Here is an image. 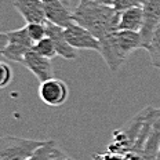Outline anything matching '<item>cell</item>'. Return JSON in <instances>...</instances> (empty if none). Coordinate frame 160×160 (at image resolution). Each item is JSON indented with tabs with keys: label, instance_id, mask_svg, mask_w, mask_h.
<instances>
[{
	"label": "cell",
	"instance_id": "1",
	"mask_svg": "<svg viewBox=\"0 0 160 160\" xmlns=\"http://www.w3.org/2000/svg\"><path fill=\"white\" fill-rule=\"evenodd\" d=\"M73 21L88 29L98 40L119 31L120 12L111 6L90 2L79 4L73 11Z\"/></svg>",
	"mask_w": 160,
	"mask_h": 160
},
{
	"label": "cell",
	"instance_id": "2",
	"mask_svg": "<svg viewBox=\"0 0 160 160\" xmlns=\"http://www.w3.org/2000/svg\"><path fill=\"white\" fill-rule=\"evenodd\" d=\"M0 52L6 59L17 64L24 62V58L26 52L31 51L35 46L33 40L31 39L28 33V28L15 29V31L10 32H3L0 35Z\"/></svg>",
	"mask_w": 160,
	"mask_h": 160
},
{
	"label": "cell",
	"instance_id": "3",
	"mask_svg": "<svg viewBox=\"0 0 160 160\" xmlns=\"http://www.w3.org/2000/svg\"><path fill=\"white\" fill-rule=\"evenodd\" d=\"M46 141L4 135L0 141V160H28Z\"/></svg>",
	"mask_w": 160,
	"mask_h": 160
},
{
	"label": "cell",
	"instance_id": "4",
	"mask_svg": "<svg viewBox=\"0 0 160 160\" xmlns=\"http://www.w3.org/2000/svg\"><path fill=\"white\" fill-rule=\"evenodd\" d=\"M65 36L68 39L69 44L76 50H91V51H97L98 54L101 51L99 40L88 29L76 24V22L65 28Z\"/></svg>",
	"mask_w": 160,
	"mask_h": 160
},
{
	"label": "cell",
	"instance_id": "5",
	"mask_svg": "<svg viewBox=\"0 0 160 160\" xmlns=\"http://www.w3.org/2000/svg\"><path fill=\"white\" fill-rule=\"evenodd\" d=\"M68 86L61 79L51 78L40 83L39 97L48 106H61L68 99Z\"/></svg>",
	"mask_w": 160,
	"mask_h": 160
},
{
	"label": "cell",
	"instance_id": "6",
	"mask_svg": "<svg viewBox=\"0 0 160 160\" xmlns=\"http://www.w3.org/2000/svg\"><path fill=\"white\" fill-rule=\"evenodd\" d=\"M99 43H101V51H99V54H101L104 61L106 62L108 68L111 71L116 72L120 66L124 64V61L128 57L120 48L118 40H116V32H113L111 35L106 36V38L101 39Z\"/></svg>",
	"mask_w": 160,
	"mask_h": 160
},
{
	"label": "cell",
	"instance_id": "7",
	"mask_svg": "<svg viewBox=\"0 0 160 160\" xmlns=\"http://www.w3.org/2000/svg\"><path fill=\"white\" fill-rule=\"evenodd\" d=\"M44 3L46 18L48 22L58 25L61 28H68L73 24V12L69 10V4L62 0H43Z\"/></svg>",
	"mask_w": 160,
	"mask_h": 160
},
{
	"label": "cell",
	"instance_id": "8",
	"mask_svg": "<svg viewBox=\"0 0 160 160\" xmlns=\"http://www.w3.org/2000/svg\"><path fill=\"white\" fill-rule=\"evenodd\" d=\"M22 65H24L26 69H29V71L38 78V80L40 83L54 78L52 65H51L50 58H46V57L40 55L39 52L35 51L33 48L31 50V51L26 52Z\"/></svg>",
	"mask_w": 160,
	"mask_h": 160
},
{
	"label": "cell",
	"instance_id": "9",
	"mask_svg": "<svg viewBox=\"0 0 160 160\" xmlns=\"http://www.w3.org/2000/svg\"><path fill=\"white\" fill-rule=\"evenodd\" d=\"M144 28L141 31L142 36V48L151 42L155 28L160 22V0H144Z\"/></svg>",
	"mask_w": 160,
	"mask_h": 160
},
{
	"label": "cell",
	"instance_id": "10",
	"mask_svg": "<svg viewBox=\"0 0 160 160\" xmlns=\"http://www.w3.org/2000/svg\"><path fill=\"white\" fill-rule=\"evenodd\" d=\"M12 7L19 12V15H22L26 24L47 21L43 0H14Z\"/></svg>",
	"mask_w": 160,
	"mask_h": 160
},
{
	"label": "cell",
	"instance_id": "11",
	"mask_svg": "<svg viewBox=\"0 0 160 160\" xmlns=\"http://www.w3.org/2000/svg\"><path fill=\"white\" fill-rule=\"evenodd\" d=\"M46 28H47V36L54 42L57 54L62 57L64 59H76L78 58V51L69 44L68 39L65 36V29L58 25H54L51 22L46 21Z\"/></svg>",
	"mask_w": 160,
	"mask_h": 160
},
{
	"label": "cell",
	"instance_id": "12",
	"mask_svg": "<svg viewBox=\"0 0 160 160\" xmlns=\"http://www.w3.org/2000/svg\"><path fill=\"white\" fill-rule=\"evenodd\" d=\"M144 8L132 7L120 12V21H119V31H134L141 32L144 28Z\"/></svg>",
	"mask_w": 160,
	"mask_h": 160
},
{
	"label": "cell",
	"instance_id": "13",
	"mask_svg": "<svg viewBox=\"0 0 160 160\" xmlns=\"http://www.w3.org/2000/svg\"><path fill=\"white\" fill-rule=\"evenodd\" d=\"M116 40H118L120 48L124 54L130 55L135 50L142 48V36L141 32L134 31H116Z\"/></svg>",
	"mask_w": 160,
	"mask_h": 160
},
{
	"label": "cell",
	"instance_id": "14",
	"mask_svg": "<svg viewBox=\"0 0 160 160\" xmlns=\"http://www.w3.org/2000/svg\"><path fill=\"white\" fill-rule=\"evenodd\" d=\"M144 50H146L151 57V64L155 68L160 69V22L153 31L151 42L145 46Z\"/></svg>",
	"mask_w": 160,
	"mask_h": 160
},
{
	"label": "cell",
	"instance_id": "15",
	"mask_svg": "<svg viewBox=\"0 0 160 160\" xmlns=\"http://www.w3.org/2000/svg\"><path fill=\"white\" fill-rule=\"evenodd\" d=\"M33 50L35 51H38L40 55L46 57V58H54L58 54H57V50H55V46H54V42H52L51 39L48 38V36H46L44 39H42L40 42L35 43V46H33Z\"/></svg>",
	"mask_w": 160,
	"mask_h": 160
},
{
	"label": "cell",
	"instance_id": "16",
	"mask_svg": "<svg viewBox=\"0 0 160 160\" xmlns=\"http://www.w3.org/2000/svg\"><path fill=\"white\" fill-rule=\"evenodd\" d=\"M28 33L33 40V43H38L42 39L47 36V28H46V22H33V24H26Z\"/></svg>",
	"mask_w": 160,
	"mask_h": 160
},
{
	"label": "cell",
	"instance_id": "17",
	"mask_svg": "<svg viewBox=\"0 0 160 160\" xmlns=\"http://www.w3.org/2000/svg\"><path fill=\"white\" fill-rule=\"evenodd\" d=\"M12 80V71L11 68L6 64L2 62L0 64V87H7Z\"/></svg>",
	"mask_w": 160,
	"mask_h": 160
},
{
	"label": "cell",
	"instance_id": "18",
	"mask_svg": "<svg viewBox=\"0 0 160 160\" xmlns=\"http://www.w3.org/2000/svg\"><path fill=\"white\" fill-rule=\"evenodd\" d=\"M142 3H144V0H116L115 4H113V8L122 12L124 10L132 7H139V6H142Z\"/></svg>",
	"mask_w": 160,
	"mask_h": 160
},
{
	"label": "cell",
	"instance_id": "19",
	"mask_svg": "<svg viewBox=\"0 0 160 160\" xmlns=\"http://www.w3.org/2000/svg\"><path fill=\"white\" fill-rule=\"evenodd\" d=\"M95 3H98V4H104V6H111L113 7V4H115L116 0H94Z\"/></svg>",
	"mask_w": 160,
	"mask_h": 160
},
{
	"label": "cell",
	"instance_id": "20",
	"mask_svg": "<svg viewBox=\"0 0 160 160\" xmlns=\"http://www.w3.org/2000/svg\"><path fill=\"white\" fill-rule=\"evenodd\" d=\"M90 2H94V0H80L79 4H86V3H90Z\"/></svg>",
	"mask_w": 160,
	"mask_h": 160
},
{
	"label": "cell",
	"instance_id": "21",
	"mask_svg": "<svg viewBox=\"0 0 160 160\" xmlns=\"http://www.w3.org/2000/svg\"><path fill=\"white\" fill-rule=\"evenodd\" d=\"M156 160H160V149H159V153H158V156H156Z\"/></svg>",
	"mask_w": 160,
	"mask_h": 160
},
{
	"label": "cell",
	"instance_id": "22",
	"mask_svg": "<svg viewBox=\"0 0 160 160\" xmlns=\"http://www.w3.org/2000/svg\"><path fill=\"white\" fill-rule=\"evenodd\" d=\"M62 2H65L66 4H69V0H62Z\"/></svg>",
	"mask_w": 160,
	"mask_h": 160
},
{
	"label": "cell",
	"instance_id": "23",
	"mask_svg": "<svg viewBox=\"0 0 160 160\" xmlns=\"http://www.w3.org/2000/svg\"><path fill=\"white\" fill-rule=\"evenodd\" d=\"M159 111H160V108H159Z\"/></svg>",
	"mask_w": 160,
	"mask_h": 160
}]
</instances>
